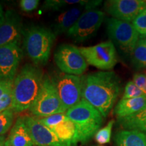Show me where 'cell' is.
<instances>
[{
	"label": "cell",
	"mask_w": 146,
	"mask_h": 146,
	"mask_svg": "<svg viewBox=\"0 0 146 146\" xmlns=\"http://www.w3.org/2000/svg\"><path fill=\"white\" fill-rule=\"evenodd\" d=\"M29 110L37 118L66 112L59 98L54 79L45 76L39 94Z\"/></svg>",
	"instance_id": "5b68a950"
},
{
	"label": "cell",
	"mask_w": 146,
	"mask_h": 146,
	"mask_svg": "<svg viewBox=\"0 0 146 146\" xmlns=\"http://www.w3.org/2000/svg\"><path fill=\"white\" fill-rule=\"evenodd\" d=\"M116 146H146V133L135 130H122L114 137Z\"/></svg>",
	"instance_id": "d6986e66"
},
{
	"label": "cell",
	"mask_w": 146,
	"mask_h": 146,
	"mask_svg": "<svg viewBox=\"0 0 146 146\" xmlns=\"http://www.w3.org/2000/svg\"><path fill=\"white\" fill-rule=\"evenodd\" d=\"M132 62L137 69L146 68V41L139 38L134 50L131 53Z\"/></svg>",
	"instance_id": "44dd1931"
},
{
	"label": "cell",
	"mask_w": 146,
	"mask_h": 146,
	"mask_svg": "<svg viewBox=\"0 0 146 146\" xmlns=\"http://www.w3.org/2000/svg\"><path fill=\"white\" fill-rule=\"evenodd\" d=\"M146 108V96L131 99H121L114 108L117 118L134 114Z\"/></svg>",
	"instance_id": "e0dca14e"
},
{
	"label": "cell",
	"mask_w": 146,
	"mask_h": 146,
	"mask_svg": "<svg viewBox=\"0 0 146 146\" xmlns=\"http://www.w3.org/2000/svg\"><path fill=\"white\" fill-rule=\"evenodd\" d=\"M23 34L21 16L13 10H7L0 23V47L14 42L21 43Z\"/></svg>",
	"instance_id": "4fadbf2b"
},
{
	"label": "cell",
	"mask_w": 146,
	"mask_h": 146,
	"mask_svg": "<svg viewBox=\"0 0 146 146\" xmlns=\"http://www.w3.org/2000/svg\"><path fill=\"white\" fill-rule=\"evenodd\" d=\"M5 146H9V141H8V140H7V142H6V144H5Z\"/></svg>",
	"instance_id": "836d02e7"
},
{
	"label": "cell",
	"mask_w": 146,
	"mask_h": 146,
	"mask_svg": "<svg viewBox=\"0 0 146 146\" xmlns=\"http://www.w3.org/2000/svg\"><path fill=\"white\" fill-rule=\"evenodd\" d=\"M104 8L112 18L130 23L146 8V1L110 0L106 1Z\"/></svg>",
	"instance_id": "7c38bea8"
},
{
	"label": "cell",
	"mask_w": 146,
	"mask_h": 146,
	"mask_svg": "<svg viewBox=\"0 0 146 146\" xmlns=\"http://www.w3.org/2000/svg\"><path fill=\"white\" fill-rule=\"evenodd\" d=\"M24 118L35 146H67L60 141L52 129L42 124L38 118L32 116Z\"/></svg>",
	"instance_id": "5bb4252c"
},
{
	"label": "cell",
	"mask_w": 146,
	"mask_h": 146,
	"mask_svg": "<svg viewBox=\"0 0 146 146\" xmlns=\"http://www.w3.org/2000/svg\"><path fill=\"white\" fill-rule=\"evenodd\" d=\"M132 25L139 35H146V8L133 20Z\"/></svg>",
	"instance_id": "4316f807"
},
{
	"label": "cell",
	"mask_w": 146,
	"mask_h": 146,
	"mask_svg": "<svg viewBox=\"0 0 146 146\" xmlns=\"http://www.w3.org/2000/svg\"><path fill=\"white\" fill-rule=\"evenodd\" d=\"M52 130L60 141L67 146H76L78 143L76 127L69 118L58 124Z\"/></svg>",
	"instance_id": "ac0fdd59"
},
{
	"label": "cell",
	"mask_w": 146,
	"mask_h": 146,
	"mask_svg": "<svg viewBox=\"0 0 146 146\" xmlns=\"http://www.w3.org/2000/svg\"><path fill=\"white\" fill-rule=\"evenodd\" d=\"M23 45L29 58L36 66L46 64L51 54L56 35L43 27H29L23 33Z\"/></svg>",
	"instance_id": "277c9868"
},
{
	"label": "cell",
	"mask_w": 146,
	"mask_h": 146,
	"mask_svg": "<svg viewBox=\"0 0 146 146\" xmlns=\"http://www.w3.org/2000/svg\"><path fill=\"white\" fill-rule=\"evenodd\" d=\"M86 1L80 0H47L43 3L42 8L47 10H60L68 5L83 4Z\"/></svg>",
	"instance_id": "7402d4cb"
},
{
	"label": "cell",
	"mask_w": 146,
	"mask_h": 146,
	"mask_svg": "<svg viewBox=\"0 0 146 146\" xmlns=\"http://www.w3.org/2000/svg\"><path fill=\"white\" fill-rule=\"evenodd\" d=\"M145 96V95L143 94V91L133 83V81H131L128 82L126 85L122 99H131Z\"/></svg>",
	"instance_id": "484cf974"
},
{
	"label": "cell",
	"mask_w": 146,
	"mask_h": 146,
	"mask_svg": "<svg viewBox=\"0 0 146 146\" xmlns=\"http://www.w3.org/2000/svg\"><path fill=\"white\" fill-rule=\"evenodd\" d=\"M133 81L146 96V73H136L133 75Z\"/></svg>",
	"instance_id": "f546056e"
},
{
	"label": "cell",
	"mask_w": 146,
	"mask_h": 146,
	"mask_svg": "<svg viewBox=\"0 0 146 146\" xmlns=\"http://www.w3.org/2000/svg\"><path fill=\"white\" fill-rule=\"evenodd\" d=\"M14 112L12 108L0 112V136L4 135L9 131L14 122Z\"/></svg>",
	"instance_id": "603a6c76"
},
{
	"label": "cell",
	"mask_w": 146,
	"mask_h": 146,
	"mask_svg": "<svg viewBox=\"0 0 146 146\" xmlns=\"http://www.w3.org/2000/svg\"><path fill=\"white\" fill-rule=\"evenodd\" d=\"M106 31L110 39L122 51L127 54L133 52L139 35L133 25L114 18L106 21Z\"/></svg>",
	"instance_id": "8992f818"
},
{
	"label": "cell",
	"mask_w": 146,
	"mask_h": 146,
	"mask_svg": "<svg viewBox=\"0 0 146 146\" xmlns=\"http://www.w3.org/2000/svg\"><path fill=\"white\" fill-rule=\"evenodd\" d=\"M44 76L41 68L30 64H25L14 81L13 104L15 112H21L30 108L39 94Z\"/></svg>",
	"instance_id": "7a4b0ae2"
},
{
	"label": "cell",
	"mask_w": 146,
	"mask_h": 146,
	"mask_svg": "<svg viewBox=\"0 0 146 146\" xmlns=\"http://www.w3.org/2000/svg\"><path fill=\"white\" fill-rule=\"evenodd\" d=\"M118 123L124 130H135L146 133V108L130 116L118 118Z\"/></svg>",
	"instance_id": "ffe728a7"
},
{
	"label": "cell",
	"mask_w": 146,
	"mask_h": 146,
	"mask_svg": "<svg viewBox=\"0 0 146 146\" xmlns=\"http://www.w3.org/2000/svg\"><path fill=\"white\" fill-rule=\"evenodd\" d=\"M12 89L7 91L0 98V112H3L5 110L12 108L14 100Z\"/></svg>",
	"instance_id": "83f0119b"
},
{
	"label": "cell",
	"mask_w": 146,
	"mask_h": 146,
	"mask_svg": "<svg viewBox=\"0 0 146 146\" xmlns=\"http://www.w3.org/2000/svg\"><path fill=\"white\" fill-rule=\"evenodd\" d=\"M145 41H146V39H145Z\"/></svg>",
	"instance_id": "e575fe53"
},
{
	"label": "cell",
	"mask_w": 146,
	"mask_h": 146,
	"mask_svg": "<svg viewBox=\"0 0 146 146\" xmlns=\"http://www.w3.org/2000/svg\"><path fill=\"white\" fill-rule=\"evenodd\" d=\"M54 60L62 72L70 75H81L88 66L79 48L70 44L60 45L54 53Z\"/></svg>",
	"instance_id": "52a82bcc"
},
{
	"label": "cell",
	"mask_w": 146,
	"mask_h": 146,
	"mask_svg": "<svg viewBox=\"0 0 146 146\" xmlns=\"http://www.w3.org/2000/svg\"><path fill=\"white\" fill-rule=\"evenodd\" d=\"M68 118L67 117L66 112H63L52 115V116H47L45 118H38V119L42 124L52 129L56 125H58V124L67 120Z\"/></svg>",
	"instance_id": "d4e9b609"
},
{
	"label": "cell",
	"mask_w": 146,
	"mask_h": 146,
	"mask_svg": "<svg viewBox=\"0 0 146 146\" xmlns=\"http://www.w3.org/2000/svg\"><path fill=\"white\" fill-rule=\"evenodd\" d=\"M14 81H0V98L13 88Z\"/></svg>",
	"instance_id": "4dcf8cb0"
},
{
	"label": "cell",
	"mask_w": 146,
	"mask_h": 146,
	"mask_svg": "<svg viewBox=\"0 0 146 146\" xmlns=\"http://www.w3.org/2000/svg\"><path fill=\"white\" fill-rule=\"evenodd\" d=\"M39 0H21L20 1V8L25 12H31L37 8Z\"/></svg>",
	"instance_id": "f1b7e54d"
},
{
	"label": "cell",
	"mask_w": 146,
	"mask_h": 146,
	"mask_svg": "<svg viewBox=\"0 0 146 146\" xmlns=\"http://www.w3.org/2000/svg\"><path fill=\"white\" fill-rule=\"evenodd\" d=\"M105 16L104 12L98 9L85 10L66 33V35L75 42L86 41L96 33Z\"/></svg>",
	"instance_id": "9c48e42d"
},
{
	"label": "cell",
	"mask_w": 146,
	"mask_h": 146,
	"mask_svg": "<svg viewBox=\"0 0 146 146\" xmlns=\"http://www.w3.org/2000/svg\"><path fill=\"white\" fill-rule=\"evenodd\" d=\"M88 64L103 70L114 68L117 63L116 47L112 41H108L89 47L79 48Z\"/></svg>",
	"instance_id": "ba28073f"
},
{
	"label": "cell",
	"mask_w": 146,
	"mask_h": 146,
	"mask_svg": "<svg viewBox=\"0 0 146 146\" xmlns=\"http://www.w3.org/2000/svg\"><path fill=\"white\" fill-rule=\"evenodd\" d=\"M114 124V120H110L106 126L100 129L96 133V134L95 135V140L97 143L100 145H103V144H106L110 141L112 130Z\"/></svg>",
	"instance_id": "cb8c5ba5"
},
{
	"label": "cell",
	"mask_w": 146,
	"mask_h": 146,
	"mask_svg": "<svg viewBox=\"0 0 146 146\" xmlns=\"http://www.w3.org/2000/svg\"><path fill=\"white\" fill-rule=\"evenodd\" d=\"M7 140H8V139H6L5 135H4L0 136V146H5Z\"/></svg>",
	"instance_id": "1f68e13d"
},
{
	"label": "cell",
	"mask_w": 146,
	"mask_h": 146,
	"mask_svg": "<svg viewBox=\"0 0 146 146\" xmlns=\"http://www.w3.org/2000/svg\"><path fill=\"white\" fill-rule=\"evenodd\" d=\"M67 117L75 124L78 143H85L100 130L104 117L99 111L85 100L66 112Z\"/></svg>",
	"instance_id": "3957f363"
},
{
	"label": "cell",
	"mask_w": 146,
	"mask_h": 146,
	"mask_svg": "<svg viewBox=\"0 0 146 146\" xmlns=\"http://www.w3.org/2000/svg\"><path fill=\"white\" fill-rule=\"evenodd\" d=\"M122 91L119 77L112 71H100L83 76L82 99L101 113L108 115Z\"/></svg>",
	"instance_id": "6da1fadb"
},
{
	"label": "cell",
	"mask_w": 146,
	"mask_h": 146,
	"mask_svg": "<svg viewBox=\"0 0 146 146\" xmlns=\"http://www.w3.org/2000/svg\"><path fill=\"white\" fill-rule=\"evenodd\" d=\"M22 57L21 43L0 47V81H14Z\"/></svg>",
	"instance_id": "8fae6325"
},
{
	"label": "cell",
	"mask_w": 146,
	"mask_h": 146,
	"mask_svg": "<svg viewBox=\"0 0 146 146\" xmlns=\"http://www.w3.org/2000/svg\"><path fill=\"white\" fill-rule=\"evenodd\" d=\"M4 14H5V12H3L2 6H1V5L0 4V23H1V21H2L3 16H4Z\"/></svg>",
	"instance_id": "d6a6232c"
},
{
	"label": "cell",
	"mask_w": 146,
	"mask_h": 146,
	"mask_svg": "<svg viewBox=\"0 0 146 146\" xmlns=\"http://www.w3.org/2000/svg\"><path fill=\"white\" fill-rule=\"evenodd\" d=\"M86 3L64 11L55 19L53 25V32L56 36L64 33H66L72 28L83 13L84 9L85 10V5Z\"/></svg>",
	"instance_id": "9a60e30c"
},
{
	"label": "cell",
	"mask_w": 146,
	"mask_h": 146,
	"mask_svg": "<svg viewBox=\"0 0 146 146\" xmlns=\"http://www.w3.org/2000/svg\"><path fill=\"white\" fill-rule=\"evenodd\" d=\"M83 76L63 74L54 80L59 98L66 111L82 100Z\"/></svg>",
	"instance_id": "30bf717a"
},
{
	"label": "cell",
	"mask_w": 146,
	"mask_h": 146,
	"mask_svg": "<svg viewBox=\"0 0 146 146\" xmlns=\"http://www.w3.org/2000/svg\"><path fill=\"white\" fill-rule=\"evenodd\" d=\"M8 141L9 146H35L24 117L16 120L11 129Z\"/></svg>",
	"instance_id": "2e32d148"
}]
</instances>
